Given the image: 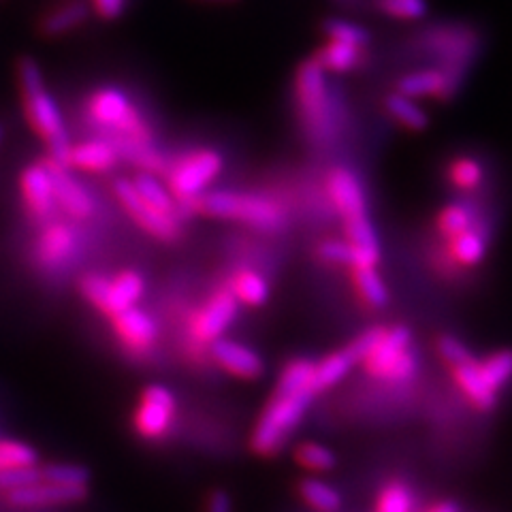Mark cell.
Returning <instances> with one entry per match:
<instances>
[{
    "label": "cell",
    "instance_id": "obj_26",
    "mask_svg": "<svg viewBox=\"0 0 512 512\" xmlns=\"http://www.w3.org/2000/svg\"><path fill=\"white\" fill-rule=\"evenodd\" d=\"M384 107H387L389 116L399 122L402 126H406L408 131H425L429 126V116L427 111L408 96L393 92L384 99Z\"/></svg>",
    "mask_w": 512,
    "mask_h": 512
},
{
    "label": "cell",
    "instance_id": "obj_6",
    "mask_svg": "<svg viewBox=\"0 0 512 512\" xmlns=\"http://www.w3.org/2000/svg\"><path fill=\"white\" fill-rule=\"evenodd\" d=\"M90 118L105 128L122 135L124 141L139 143V146H150V131L146 122L133 109L131 101L116 90V88H103L96 90L90 96L88 103Z\"/></svg>",
    "mask_w": 512,
    "mask_h": 512
},
{
    "label": "cell",
    "instance_id": "obj_7",
    "mask_svg": "<svg viewBox=\"0 0 512 512\" xmlns=\"http://www.w3.org/2000/svg\"><path fill=\"white\" fill-rule=\"evenodd\" d=\"M82 293L94 308L109 316H116L137 306L143 293H146V280L137 271H122L114 280L92 274L82 280Z\"/></svg>",
    "mask_w": 512,
    "mask_h": 512
},
{
    "label": "cell",
    "instance_id": "obj_21",
    "mask_svg": "<svg viewBox=\"0 0 512 512\" xmlns=\"http://www.w3.org/2000/svg\"><path fill=\"white\" fill-rule=\"evenodd\" d=\"M395 92L408 96L412 101L423 99V96H436V99L444 101L451 99L446 88V75L442 73V69H423L408 73L399 79Z\"/></svg>",
    "mask_w": 512,
    "mask_h": 512
},
{
    "label": "cell",
    "instance_id": "obj_43",
    "mask_svg": "<svg viewBox=\"0 0 512 512\" xmlns=\"http://www.w3.org/2000/svg\"><path fill=\"white\" fill-rule=\"evenodd\" d=\"M41 480V470L39 468H26V470H7V472H0V489L15 491V489H22L28 487L32 483H37Z\"/></svg>",
    "mask_w": 512,
    "mask_h": 512
},
{
    "label": "cell",
    "instance_id": "obj_39",
    "mask_svg": "<svg viewBox=\"0 0 512 512\" xmlns=\"http://www.w3.org/2000/svg\"><path fill=\"white\" fill-rule=\"evenodd\" d=\"M451 182L461 190H472L483 182V167L472 158H459L451 165Z\"/></svg>",
    "mask_w": 512,
    "mask_h": 512
},
{
    "label": "cell",
    "instance_id": "obj_3",
    "mask_svg": "<svg viewBox=\"0 0 512 512\" xmlns=\"http://www.w3.org/2000/svg\"><path fill=\"white\" fill-rule=\"evenodd\" d=\"M314 393H278L269 399L252 431V448L259 455H274L301 425L312 406Z\"/></svg>",
    "mask_w": 512,
    "mask_h": 512
},
{
    "label": "cell",
    "instance_id": "obj_14",
    "mask_svg": "<svg viewBox=\"0 0 512 512\" xmlns=\"http://www.w3.org/2000/svg\"><path fill=\"white\" fill-rule=\"evenodd\" d=\"M214 361L235 378L242 380H256L265 372V363L259 352H254L246 344H239L235 340L220 338L210 346Z\"/></svg>",
    "mask_w": 512,
    "mask_h": 512
},
{
    "label": "cell",
    "instance_id": "obj_23",
    "mask_svg": "<svg viewBox=\"0 0 512 512\" xmlns=\"http://www.w3.org/2000/svg\"><path fill=\"white\" fill-rule=\"evenodd\" d=\"M88 20V5L82 0H73V3L60 5L54 11H50L41 20L39 28L45 37H62L67 32L82 26Z\"/></svg>",
    "mask_w": 512,
    "mask_h": 512
},
{
    "label": "cell",
    "instance_id": "obj_35",
    "mask_svg": "<svg viewBox=\"0 0 512 512\" xmlns=\"http://www.w3.org/2000/svg\"><path fill=\"white\" fill-rule=\"evenodd\" d=\"M323 30L331 41L359 47V50H363V47L370 43V32H367L363 26L346 22V20H338V18L327 20L323 24Z\"/></svg>",
    "mask_w": 512,
    "mask_h": 512
},
{
    "label": "cell",
    "instance_id": "obj_31",
    "mask_svg": "<svg viewBox=\"0 0 512 512\" xmlns=\"http://www.w3.org/2000/svg\"><path fill=\"white\" fill-rule=\"evenodd\" d=\"M312 376H314V363L308 359H295L282 370L276 391L278 393H303V391L314 393Z\"/></svg>",
    "mask_w": 512,
    "mask_h": 512
},
{
    "label": "cell",
    "instance_id": "obj_47",
    "mask_svg": "<svg viewBox=\"0 0 512 512\" xmlns=\"http://www.w3.org/2000/svg\"><path fill=\"white\" fill-rule=\"evenodd\" d=\"M429 512H459V508L455 504H451V502H444V504L434 506Z\"/></svg>",
    "mask_w": 512,
    "mask_h": 512
},
{
    "label": "cell",
    "instance_id": "obj_1",
    "mask_svg": "<svg viewBox=\"0 0 512 512\" xmlns=\"http://www.w3.org/2000/svg\"><path fill=\"white\" fill-rule=\"evenodd\" d=\"M18 86H20L22 107H24L28 126L45 143L52 163L67 167L69 150L73 146L69 139V128H67V122H64L62 109L54 99V94L47 90L43 71L35 58L30 56L20 58Z\"/></svg>",
    "mask_w": 512,
    "mask_h": 512
},
{
    "label": "cell",
    "instance_id": "obj_2",
    "mask_svg": "<svg viewBox=\"0 0 512 512\" xmlns=\"http://www.w3.org/2000/svg\"><path fill=\"white\" fill-rule=\"evenodd\" d=\"M327 190L344 218L348 246L355 252V267H376L380 261L378 235L367 214V201L357 175L348 169H335L327 180Z\"/></svg>",
    "mask_w": 512,
    "mask_h": 512
},
{
    "label": "cell",
    "instance_id": "obj_5",
    "mask_svg": "<svg viewBox=\"0 0 512 512\" xmlns=\"http://www.w3.org/2000/svg\"><path fill=\"white\" fill-rule=\"evenodd\" d=\"M295 96L306 133L314 141H325L331 135L329 94L325 86V71H320L314 60L303 62L297 69Z\"/></svg>",
    "mask_w": 512,
    "mask_h": 512
},
{
    "label": "cell",
    "instance_id": "obj_34",
    "mask_svg": "<svg viewBox=\"0 0 512 512\" xmlns=\"http://www.w3.org/2000/svg\"><path fill=\"white\" fill-rule=\"evenodd\" d=\"M295 459L301 468L310 472H331L338 466V457L331 451L329 446L318 444V442H306L297 448Z\"/></svg>",
    "mask_w": 512,
    "mask_h": 512
},
{
    "label": "cell",
    "instance_id": "obj_10",
    "mask_svg": "<svg viewBox=\"0 0 512 512\" xmlns=\"http://www.w3.org/2000/svg\"><path fill=\"white\" fill-rule=\"evenodd\" d=\"M114 190L126 214L131 216L143 231L160 239V242H175V239L180 237L178 218L154 210L152 205H148L137 195L131 180H118Z\"/></svg>",
    "mask_w": 512,
    "mask_h": 512
},
{
    "label": "cell",
    "instance_id": "obj_4",
    "mask_svg": "<svg viewBox=\"0 0 512 512\" xmlns=\"http://www.w3.org/2000/svg\"><path fill=\"white\" fill-rule=\"evenodd\" d=\"M197 210L205 216L220 218V220H235L248 224L259 231H278L284 227V214L278 205L271 201L246 195V192H231V190H214L203 192L197 199Z\"/></svg>",
    "mask_w": 512,
    "mask_h": 512
},
{
    "label": "cell",
    "instance_id": "obj_42",
    "mask_svg": "<svg viewBox=\"0 0 512 512\" xmlns=\"http://www.w3.org/2000/svg\"><path fill=\"white\" fill-rule=\"evenodd\" d=\"M438 352H440V357L448 365H451V370H455V367L474 359L472 352L466 348V344H461L457 338H451V335H444V338H440Z\"/></svg>",
    "mask_w": 512,
    "mask_h": 512
},
{
    "label": "cell",
    "instance_id": "obj_40",
    "mask_svg": "<svg viewBox=\"0 0 512 512\" xmlns=\"http://www.w3.org/2000/svg\"><path fill=\"white\" fill-rule=\"evenodd\" d=\"M412 506V493L399 483L389 485L378 498V512H412Z\"/></svg>",
    "mask_w": 512,
    "mask_h": 512
},
{
    "label": "cell",
    "instance_id": "obj_25",
    "mask_svg": "<svg viewBox=\"0 0 512 512\" xmlns=\"http://www.w3.org/2000/svg\"><path fill=\"white\" fill-rule=\"evenodd\" d=\"M361 56H363V50H359V47L329 41L325 47H320L318 54L314 56V62L318 64L320 71L346 73L359 67Z\"/></svg>",
    "mask_w": 512,
    "mask_h": 512
},
{
    "label": "cell",
    "instance_id": "obj_37",
    "mask_svg": "<svg viewBox=\"0 0 512 512\" xmlns=\"http://www.w3.org/2000/svg\"><path fill=\"white\" fill-rule=\"evenodd\" d=\"M480 365V372H483L485 380L489 382V387L498 393L504 384L510 378V367H512V359H510V352L500 350L491 355L487 361L478 363Z\"/></svg>",
    "mask_w": 512,
    "mask_h": 512
},
{
    "label": "cell",
    "instance_id": "obj_16",
    "mask_svg": "<svg viewBox=\"0 0 512 512\" xmlns=\"http://www.w3.org/2000/svg\"><path fill=\"white\" fill-rule=\"evenodd\" d=\"M77 250V237L69 224L47 222L37 242V259L41 265L56 269L67 265Z\"/></svg>",
    "mask_w": 512,
    "mask_h": 512
},
{
    "label": "cell",
    "instance_id": "obj_33",
    "mask_svg": "<svg viewBox=\"0 0 512 512\" xmlns=\"http://www.w3.org/2000/svg\"><path fill=\"white\" fill-rule=\"evenodd\" d=\"M41 480L67 489H88L90 474L82 466L73 463H52V466L41 468Z\"/></svg>",
    "mask_w": 512,
    "mask_h": 512
},
{
    "label": "cell",
    "instance_id": "obj_15",
    "mask_svg": "<svg viewBox=\"0 0 512 512\" xmlns=\"http://www.w3.org/2000/svg\"><path fill=\"white\" fill-rule=\"evenodd\" d=\"M237 316V301L229 291L216 293L205 308L195 316L192 331H195L201 342H216L222 338V333L231 327Z\"/></svg>",
    "mask_w": 512,
    "mask_h": 512
},
{
    "label": "cell",
    "instance_id": "obj_36",
    "mask_svg": "<svg viewBox=\"0 0 512 512\" xmlns=\"http://www.w3.org/2000/svg\"><path fill=\"white\" fill-rule=\"evenodd\" d=\"M438 229L448 239H453V237H457L461 233H466L468 229H472V214H470V210H468V207L459 205V203L444 207V210L438 216Z\"/></svg>",
    "mask_w": 512,
    "mask_h": 512
},
{
    "label": "cell",
    "instance_id": "obj_29",
    "mask_svg": "<svg viewBox=\"0 0 512 512\" xmlns=\"http://www.w3.org/2000/svg\"><path fill=\"white\" fill-rule=\"evenodd\" d=\"M352 278H355V286L359 295L367 306L372 308H384L389 303V288L380 278L376 267H365V269H352Z\"/></svg>",
    "mask_w": 512,
    "mask_h": 512
},
{
    "label": "cell",
    "instance_id": "obj_8",
    "mask_svg": "<svg viewBox=\"0 0 512 512\" xmlns=\"http://www.w3.org/2000/svg\"><path fill=\"white\" fill-rule=\"evenodd\" d=\"M412 333L406 327L384 331L378 346L363 363L367 372L387 380H408L419 370V361L410 350Z\"/></svg>",
    "mask_w": 512,
    "mask_h": 512
},
{
    "label": "cell",
    "instance_id": "obj_24",
    "mask_svg": "<svg viewBox=\"0 0 512 512\" xmlns=\"http://www.w3.org/2000/svg\"><path fill=\"white\" fill-rule=\"evenodd\" d=\"M229 293L237 303H244V306L250 308H261L269 299V284L261 274H256V271L242 269L233 276Z\"/></svg>",
    "mask_w": 512,
    "mask_h": 512
},
{
    "label": "cell",
    "instance_id": "obj_11",
    "mask_svg": "<svg viewBox=\"0 0 512 512\" xmlns=\"http://www.w3.org/2000/svg\"><path fill=\"white\" fill-rule=\"evenodd\" d=\"M175 416V397L163 384H150L143 391L135 414V427L143 438L158 440L167 436Z\"/></svg>",
    "mask_w": 512,
    "mask_h": 512
},
{
    "label": "cell",
    "instance_id": "obj_18",
    "mask_svg": "<svg viewBox=\"0 0 512 512\" xmlns=\"http://www.w3.org/2000/svg\"><path fill=\"white\" fill-rule=\"evenodd\" d=\"M118 163V152L114 143L92 139L82 141L77 146H71L69 158H67V169H79V171H90V173H103L114 169Z\"/></svg>",
    "mask_w": 512,
    "mask_h": 512
},
{
    "label": "cell",
    "instance_id": "obj_30",
    "mask_svg": "<svg viewBox=\"0 0 512 512\" xmlns=\"http://www.w3.org/2000/svg\"><path fill=\"white\" fill-rule=\"evenodd\" d=\"M451 254L459 265L474 267L485 259L487 239L476 229H468L466 233H461L451 239Z\"/></svg>",
    "mask_w": 512,
    "mask_h": 512
},
{
    "label": "cell",
    "instance_id": "obj_17",
    "mask_svg": "<svg viewBox=\"0 0 512 512\" xmlns=\"http://www.w3.org/2000/svg\"><path fill=\"white\" fill-rule=\"evenodd\" d=\"M88 489H67L58 487L45 480H37L28 487L9 491V502L20 508H39V506H62V504H75L86 498Z\"/></svg>",
    "mask_w": 512,
    "mask_h": 512
},
{
    "label": "cell",
    "instance_id": "obj_41",
    "mask_svg": "<svg viewBox=\"0 0 512 512\" xmlns=\"http://www.w3.org/2000/svg\"><path fill=\"white\" fill-rule=\"evenodd\" d=\"M318 256L333 265H355V252L348 246V242H338V239H329L318 246Z\"/></svg>",
    "mask_w": 512,
    "mask_h": 512
},
{
    "label": "cell",
    "instance_id": "obj_46",
    "mask_svg": "<svg viewBox=\"0 0 512 512\" xmlns=\"http://www.w3.org/2000/svg\"><path fill=\"white\" fill-rule=\"evenodd\" d=\"M207 512H233V502L227 491H214L207 500Z\"/></svg>",
    "mask_w": 512,
    "mask_h": 512
},
{
    "label": "cell",
    "instance_id": "obj_19",
    "mask_svg": "<svg viewBox=\"0 0 512 512\" xmlns=\"http://www.w3.org/2000/svg\"><path fill=\"white\" fill-rule=\"evenodd\" d=\"M111 320H114V329L124 340V344H128L131 348H137V350L152 346L156 335H158L154 320L146 312L139 310L137 306L131 310H124L116 316H111Z\"/></svg>",
    "mask_w": 512,
    "mask_h": 512
},
{
    "label": "cell",
    "instance_id": "obj_13",
    "mask_svg": "<svg viewBox=\"0 0 512 512\" xmlns=\"http://www.w3.org/2000/svg\"><path fill=\"white\" fill-rule=\"evenodd\" d=\"M47 169H50V178L54 186V197L56 205L62 212H67L75 220H86L94 212V203L92 197L88 195V190L82 186L71 169L52 163V160H45Z\"/></svg>",
    "mask_w": 512,
    "mask_h": 512
},
{
    "label": "cell",
    "instance_id": "obj_12",
    "mask_svg": "<svg viewBox=\"0 0 512 512\" xmlns=\"http://www.w3.org/2000/svg\"><path fill=\"white\" fill-rule=\"evenodd\" d=\"M20 195H22L26 212L32 220L41 224L52 222L58 205L54 197L50 169H47L45 163H32L22 171Z\"/></svg>",
    "mask_w": 512,
    "mask_h": 512
},
{
    "label": "cell",
    "instance_id": "obj_22",
    "mask_svg": "<svg viewBox=\"0 0 512 512\" xmlns=\"http://www.w3.org/2000/svg\"><path fill=\"white\" fill-rule=\"evenodd\" d=\"M355 365H357V361L350 355L348 348L331 352V355L325 357L320 363H314L312 391L320 393V391H327V389L335 387V384L342 382L352 372V367Z\"/></svg>",
    "mask_w": 512,
    "mask_h": 512
},
{
    "label": "cell",
    "instance_id": "obj_28",
    "mask_svg": "<svg viewBox=\"0 0 512 512\" xmlns=\"http://www.w3.org/2000/svg\"><path fill=\"white\" fill-rule=\"evenodd\" d=\"M131 182L137 190V195L143 201L152 205L154 210L175 218V210H178V207H175V199L171 197V192L167 190V186L160 182L158 178H154V173H143L141 171V173H137V178L131 180Z\"/></svg>",
    "mask_w": 512,
    "mask_h": 512
},
{
    "label": "cell",
    "instance_id": "obj_9",
    "mask_svg": "<svg viewBox=\"0 0 512 512\" xmlns=\"http://www.w3.org/2000/svg\"><path fill=\"white\" fill-rule=\"evenodd\" d=\"M222 169V158L214 150L192 152L171 167L167 173V190L173 199L192 201L199 199Z\"/></svg>",
    "mask_w": 512,
    "mask_h": 512
},
{
    "label": "cell",
    "instance_id": "obj_32",
    "mask_svg": "<svg viewBox=\"0 0 512 512\" xmlns=\"http://www.w3.org/2000/svg\"><path fill=\"white\" fill-rule=\"evenodd\" d=\"M39 455L32 446L20 440H0V472L37 468Z\"/></svg>",
    "mask_w": 512,
    "mask_h": 512
},
{
    "label": "cell",
    "instance_id": "obj_44",
    "mask_svg": "<svg viewBox=\"0 0 512 512\" xmlns=\"http://www.w3.org/2000/svg\"><path fill=\"white\" fill-rule=\"evenodd\" d=\"M382 333H384V329H367L365 333L359 335L355 342H352L350 346H346L348 352H350L352 357H355L357 363H363L367 357L372 355L374 348L378 346V342L382 338Z\"/></svg>",
    "mask_w": 512,
    "mask_h": 512
},
{
    "label": "cell",
    "instance_id": "obj_45",
    "mask_svg": "<svg viewBox=\"0 0 512 512\" xmlns=\"http://www.w3.org/2000/svg\"><path fill=\"white\" fill-rule=\"evenodd\" d=\"M92 7L96 13H99V18L116 20L124 13L126 0H92Z\"/></svg>",
    "mask_w": 512,
    "mask_h": 512
},
{
    "label": "cell",
    "instance_id": "obj_20",
    "mask_svg": "<svg viewBox=\"0 0 512 512\" xmlns=\"http://www.w3.org/2000/svg\"><path fill=\"white\" fill-rule=\"evenodd\" d=\"M453 376L461 393L466 395L478 410H491L495 402H498V393L489 387V382L485 380L483 372H480V365L476 363V359L455 367Z\"/></svg>",
    "mask_w": 512,
    "mask_h": 512
},
{
    "label": "cell",
    "instance_id": "obj_48",
    "mask_svg": "<svg viewBox=\"0 0 512 512\" xmlns=\"http://www.w3.org/2000/svg\"><path fill=\"white\" fill-rule=\"evenodd\" d=\"M3 139H5V126L0 124V146H3Z\"/></svg>",
    "mask_w": 512,
    "mask_h": 512
},
{
    "label": "cell",
    "instance_id": "obj_27",
    "mask_svg": "<svg viewBox=\"0 0 512 512\" xmlns=\"http://www.w3.org/2000/svg\"><path fill=\"white\" fill-rule=\"evenodd\" d=\"M299 495L303 498V502H306L310 508H314L316 512H338L344 504V498L338 489L325 483V480H316V478L301 480Z\"/></svg>",
    "mask_w": 512,
    "mask_h": 512
},
{
    "label": "cell",
    "instance_id": "obj_38",
    "mask_svg": "<svg viewBox=\"0 0 512 512\" xmlns=\"http://www.w3.org/2000/svg\"><path fill=\"white\" fill-rule=\"evenodd\" d=\"M382 13L399 20H421L427 13L425 0H376Z\"/></svg>",
    "mask_w": 512,
    "mask_h": 512
},
{
    "label": "cell",
    "instance_id": "obj_49",
    "mask_svg": "<svg viewBox=\"0 0 512 512\" xmlns=\"http://www.w3.org/2000/svg\"><path fill=\"white\" fill-rule=\"evenodd\" d=\"M212 3H233V0H212Z\"/></svg>",
    "mask_w": 512,
    "mask_h": 512
}]
</instances>
